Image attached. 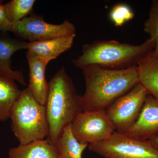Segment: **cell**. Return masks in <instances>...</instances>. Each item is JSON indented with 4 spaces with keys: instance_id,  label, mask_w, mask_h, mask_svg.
<instances>
[{
    "instance_id": "cell-1",
    "label": "cell",
    "mask_w": 158,
    "mask_h": 158,
    "mask_svg": "<svg viewBox=\"0 0 158 158\" xmlns=\"http://www.w3.org/2000/svg\"><path fill=\"white\" fill-rule=\"evenodd\" d=\"M81 69L86 84L81 96L84 112L106 110L139 83L137 66L113 70L89 65Z\"/></svg>"
},
{
    "instance_id": "cell-2",
    "label": "cell",
    "mask_w": 158,
    "mask_h": 158,
    "mask_svg": "<svg viewBox=\"0 0 158 158\" xmlns=\"http://www.w3.org/2000/svg\"><path fill=\"white\" fill-rule=\"evenodd\" d=\"M45 107L49 127L46 139L55 145L64 128L84 112L81 96L78 94L64 66L49 82Z\"/></svg>"
},
{
    "instance_id": "cell-3",
    "label": "cell",
    "mask_w": 158,
    "mask_h": 158,
    "mask_svg": "<svg viewBox=\"0 0 158 158\" xmlns=\"http://www.w3.org/2000/svg\"><path fill=\"white\" fill-rule=\"evenodd\" d=\"M155 47L150 38L138 45L115 40H96L83 46L82 55L72 62L81 69L89 65L113 70L126 69L137 66Z\"/></svg>"
},
{
    "instance_id": "cell-4",
    "label": "cell",
    "mask_w": 158,
    "mask_h": 158,
    "mask_svg": "<svg viewBox=\"0 0 158 158\" xmlns=\"http://www.w3.org/2000/svg\"><path fill=\"white\" fill-rule=\"evenodd\" d=\"M9 118L11 130L20 144L47 138L49 127L45 106L35 98L28 88L22 90Z\"/></svg>"
},
{
    "instance_id": "cell-5",
    "label": "cell",
    "mask_w": 158,
    "mask_h": 158,
    "mask_svg": "<svg viewBox=\"0 0 158 158\" xmlns=\"http://www.w3.org/2000/svg\"><path fill=\"white\" fill-rule=\"evenodd\" d=\"M90 151L105 158H158V149L148 140L115 131L104 141L89 144Z\"/></svg>"
},
{
    "instance_id": "cell-6",
    "label": "cell",
    "mask_w": 158,
    "mask_h": 158,
    "mask_svg": "<svg viewBox=\"0 0 158 158\" xmlns=\"http://www.w3.org/2000/svg\"><path fill=\"white\" fill-rule=\"evenodd\" d=\"M148 94L146 89L138 83L106 109L116 131L126 133L132 127L138 119Z\"/></svg>"
},
{
    "instance_id": "cell-7",
    "label": "cell",
    "mask_w": 158,
    "mask_h": 158,
    "mask_svg": "<svg viewBox=\"0 0 158 158\" xmlns=\"http://www.w3.org/2000/svg\"><path fill=\"white\" fill-rule=\"evenodd\" d=\"M11 32L17 38L30 42L76 35L75 27L69 20L53 24L45 21L41 15L33 12L12 24Z\"/></svg>"
},
{
    "instance_id": "cell-8",
    "label": "cell",
    "mask_w": 158,
    "mask_h": 158,
    "mask_svg": "<svg viewBox=\"0 0 158 158\" xmlns=\"http://www.w3.org/2000/svg\"><path fill=\"white\" fill-rule=\"evenodd\" d=\"M71 128L77 140L87 144L106 140L116 131L106 110L83 112L72 122Z\"/></svg>"
},
{
    "instance_id": "cell-9",
    "label": "cell",
    "mask_w": 158,
    "mask_h": 158,
    "mask_svg": "<svg viewBox=\"0 0 158 158\" xmlns=\"http://www.w3.org/2000/svg\"><path fill=\"white\" fill-rule=\"evenodd\" d=\"M8 33L0 32V76L7 77L26 86L22 70H14L11 68V57L20 50L27 49L28 42L11 37Z\"/></svg>"
},
{
    "instance_id": "cell-10",
    "label": "cell",
    "mask_w": 158,
    "mask_h": 158,
    "mask_svg": "<svg viewBox=\"0 0 158 158\" xmlns=\"http://www.w3.org/2000/svg\"><path fill=\"white\" fill-rule=\"evenodd\" d=\"M126 133L144 140L158 135V101L148 94L135 123Z\"/></svg>"
},
{
    "instance_id": "cell-11",
    "label": "cell",
    "mask_w": 158,
    "mask_h": 158,
    "mask_svg": "<svg viewBox=\"0 0 158 158\" xmlns=\"http://www.w3.org/2000/svg\"><path fill=\"white\" fill-rule=\"evenodd\" d=\"M26 56L29 67L28 88L37 102L45 106L49 88V82L46 79L45 70L49 62L35 56L28 51Z\"/></svg>"
},
{
    "instance_id": "cell-12",
    "label": "cell",
    "mask_w": 158,
    "mask_h": 158,
    "mask_svg": "<svg viewBox=\"0 0 158 158\" xmlns=\"http://www.w3.org/2000/svg\"><path fill=\"white\" fill-rule=\"evenodd\" d=\"M76 35L29 42L27 49L35 56L45 59L50 62L71 48Z\"/></svg>"
},
{
    "instance_id": "cell-13",
    "label": "cell",
    "mask_w": 158,
    "mask_h": 158,
    "mask_svg": "<svg viewBox=\"0 0 158 158\" xmlns=\"http://www.w3.org/2000/svg\"><path fill=\"white\" fill-rule=\"evenodd\" d=\"M137 66L139 83L158 101V51L150 52Z\"/></svg>"
},
{
    "instance_id": "cell-14",
    "label": "cell",
    "mask_w": 158,
    "mask_h": 158,
    "mask_svg": "<svg viewBox=\"0 0 158 158\" xmlns=\"http://www.w3.org/2000/svg\"><path fill=\"white\" fill-rule=\"evenodd\" d=\"M8 158H60L56 148L46 139L11 148Z\"/></svg>"
},
{
    "instance_id": "cell-15",
    "label": "cell",
    "mask_w": 158,
    "mask_h": 158,
    "mask_svg": "<svg viewBox=\"0 0 158 158\" xmlns=\"http://www.w3.org/2000/svg\"><path fill=\"white\" fill-rule=\"evenodd\" d=\"M21 92L14 80L0 76V122L9 118L11 109Z\"/></svg>"
},
{
    "instance_id": "cell-16",
    "label": "cell",
    "mask_w": 158,
    "mask_h": 158,
    "mask_svg": "<svg viewBox=\"0 0 158 158\" xmlns=\"http://www.w3.org/2000/svg\"><path fill=\"white\" fill-rule=\"evenodd\" d=\"M88 145L77 140L72 131L71 123L64 128L55 144L60 158H82Z\"/></svg>"
},
{
    "instance_id": "cell-17",
    "label": "cell",
    "mask_w": 158,
    "mask_h": 158,
    "mask_svg": "<svg viewBox=\"0 0 158 158\" xmlns=\"http://www.w3.org/2000/svg\"><path fill=\"white\" fill-rule=\"evenodd\" d=\"M35 2L34 0H11L3 4L7 19L12 24L20 21L32 13Z\"/></svg>"
},
{
    "instance_id": "cell-18",
    "label": "cell",
    "mask_w": 158,
    "mask_h": 158,
    "mask_svg": "<svg viewBox=\"0 0 158 158\" xmlns=\"http://www.w3.org/2000/svg\"><path fill=\"white\" fill-rule=\"evenodd\" d=\"M144 31L153 41L154 50L158 51V0L152 2L148 18L144 23Z\"/></svg>"
},
{
    "instance_id": "cell-19",
    "label": "cell",
    "mask_w": 158,
    "mask_h": 158,
    "mask_svg": "<svg viewBox=\"0 0 158 158\" xmlns=\"http://www.w3.org/2000/svg\"><path fill=\"white\" fill-rule=\"evenodd\" d=\"M135 13L127 4H118L113 6L110 13V18L115 27H121L126 23L132 19Z\"/></svg>"
},
{
    "instance_id": "cell-20",
    "label": "cell",
    "mask_w": 158,
    "mask_h": 158,
    "mask_svg": "<svg viewBox=\"0 0 158 158\" xmlns=\"http://www.w3.org/2000/svg\"><path fill=\"white\" fill-rule=\"evenodd\" d=\"M12 24L7 19L2 1H0V32H11Z\"/></svg>"
},
{
    "instance_id": "cell-21",
    "label": "cell",
    "mask_w": 158,
    "mask_h": 158,
    "mask_svg": "<svg viewBox=\"0 0 158 158\" xmlns=\"http://www.w3.org/2000/svg\"><path fill=\"white\" fill-rule=\"evenodd\" d=\"M149 142L158 149V135L148 139Z\"/></svg>"
}]
</instances>
